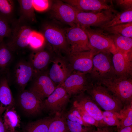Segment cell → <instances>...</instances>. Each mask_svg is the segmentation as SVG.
Wrapping results in <instances>:
<instances>
[{
	"label": "cell",
	"instance_id": "obj_1",
	"mask_svg": "<svg viewBox=\"0 0 132 132\" xmlns=\"http://www.w3.org/2000/svg\"><path fill=\"white\" fill-rule=\"evenodd\" d=\"M86 91L98 105L105 111L120 115L123 106L120 100L100 84L91 81Z\"/></svg>",
	"mask_w": 132,
	"mask_h": 132
},
{
	"label": "cell",
	"instance_id": "obj_2",
	"mask_svg": "<svg viewBox=\"0 0 132 132\" xmlns=\"http://www.w3.org/2000/svg\"><path fill=\"white\" fill-rule=\"evenodd\" d=\"M132 77L115 76L97 82L106 87L118 98L124 107L132 103Z\"/></svg>",
	"mask_w": 132,
	"mask_h": 132
},
{
	"label": "cell",
	"instance_id": "obj_3",
	"mask_svg": "<svg viewBox=\"0 0 132 132\" xmlns=\"http://www.w3.org/2000/svg\"><path fill=\"white\" fill-rule=\"evenodd\" d=\"M112 55L109 53L100 52L94 56L93 68L89 74L92 81L98 82L116 76L112 63Z\"/></svg>",
	"mask_w": 132,
	"mask_h": 132
},
{
	"label": "cell",
	"instance_id": "obj_4",
	"mask_svg": "<svg viewBox=\"0 0 132 132\" xmlns=\"http://www.w3.org/2000/svg\"><path fill=\"white\" fill-rule=\"evenodd\" d=\"M43 32L45 42L55 52L61 57L62 53L69 55L70 49L64 30L55 25L46 24L44 26Z\"/></svg>",
	"mask_w": 132,
	"mask_h": 132
},
{
	"label": "cell",
	"instance_id": "obj_5",
	"mask_svg": "<svg viewBox=\"0 0 132 132\" xmlns=\"http://www.w3.org/2000/svg\"><path fill=\"white\" fill-rule=\"evenodd\" d=\"M117 12L114 9L98 11H79L76 15V23L82 27L90 26L100 27L113 18Z\"/></svg>",
	"mask_w": 132,
	"mask_h": 132
},
{
	"label": "cell",
	"instance_id": "obj_6",
	"mask_svg": "<svg viewBox=\"0 0 132 132\" xmlns=\"http://www.w3.org/2000/svg\"><path fill=\"white\" fill-rule=\"evenodd\" d=\"M82 28L87 35L91 49H94L99 52L109 53L112 55L117 52L112 39L102 30L92 29L90 27Z\"/></svg>",
	"mask_w": 132,
	"mask_h": 132
},
{
	"label": "cell",
	"instance_id": "obj_7",
	"mask_svg": "<svg viewBox=\"0 0 132 132\" xmlns=\"http://www.w3.org/2000/svg\"><path fill=\"white\" fill-rule=\"evenodd\" d=\"M11 28L9 40L6 44L12 52L29 46V38L33 30L28 24L18 22Z\"/></svg>",
	"mask_w": 132,
	"mask_h": 132
},
{
	"label": "cell",
	"instance_id": "obj_8",
	"mask_svg": "<svg viewBox=\"0 0 132 132\" xmlns=\"http://www.w3.org/2000/svg\"><path fill=\"white\" fill-rule=\"evenodd\" d=\"M71 96L61 86L56 87L52 93L43 101L44 110L50 115L61 113L65 111Z\"/></svg>",
	"mask_w": 132,
	"mask_h": 132
},
{
	"label": "cell",
	"instance_id": "obj_9",
	"mask_svg": "<svg viewBox=\"0 0 132 132\" xmlns=\"http://www.w3.org/2000/svg\"><path fill=\"white\" fill-rule=\"evenodd\" d=\"M98 52L94 49L81 52H70L68 55V63L72 72L90 74L93 68V57Z\"/></svg>",
	"mask_w": 132,
	"mask_h": 132
},
{
	"label": "cell",
	"instance_id": "obj_10",
	"mask_svg": "<svg viewBox=\"0 0 132 132\" xmlns=\"http://www.w3.org/2000/svg\"><path fill=\"white\" fill-rule=\"evenodd\" d=\"M64 30L70 52H81L91 50L88 36L82 28L76 25Z\"/></svg>",
	"mask_w": 132,
	"mask_h": 132
},
{
	"label": "cell",
	"instance_id": "obj_11",
	"mask_svg": "<svg viewBox=\"0 0 132 132\" xmlns=\"http://www.w3.org/2000/svg\"><path fill=\"white\" fill-rule=\"evenodd\" d=\"M31 81L29 90L43 101L51 94L56 87L45 71L35 74Z\"/></svg>",
	"mask_w": 132,
	"mask_h": 132
},
{
	"label": "cell",
	"instance_id": "obj_12",
	"mask_svg": "<svg viewBox=\"0 0 132 132\" xmlns=\"http://www.w3.org/2000/svg\"><path fill=\"white\" fill-rule=\"evenodd\" d=\"M87 74L78 72H72L59 86L63 87L71 97L85 92L91 81Z\"/></svg>",
	"mask_w": 132,
	"mask_h": 132
},
{
	"label": "cell",
	"instance_id": "obj_13",
	"mask_svg": "<svg viewBox=\"0 0 132 132\" xmlns=\"http://www.w3.org/2000/svg\"><path fill=\"white\" fill-rule=\"evenodd\" d=\"M80 11L75 7L63 1H55L51 7V14L60 21L69 25L70 27L77 25L76 16Z\"/></svg>",
	"mask_w": 132,
	"mask_h": 132
},
{
	"label": "cell",
	"instance_id": "obj_14",
	"mask_svg": "<svg viewBox=\"0 0 132 132\" xmlns=\"http://www.w3.org/2000/svg\"><path fill=\"white\" fill-rule=\"evenodd\" d=\"M18 101L21 108L28 115H37L44 110L43 101L29 90L20 91Z\"/></svg>",
	"mask_w": 132,
	"mask_h": 132
},
{
	"label": "cell",
	"instance_id": "obj_15",
	"mask_svg": "<svg viewBox=\"0 0 132 132\" xmlns=\"http://www.w3.org/2000/svg\"><path fill=\"white\" fill-rule=\"evenodd\" d=\"M62 115L69 132H92L95 126L88 124L83 120L77 108L73 105Z\"/></svg>",
	"mask_w": 132,
	"mask_h": 132
},
{
	"label": "cell",
	"instance_id": "obj_16",
	"mask_svg": "<svg viewBox=\"0 0 132 132\" xmlns=\"http://www.w3.org/2000/svg\"><path fill=\"white\" fill-rule=\"evenodd\" d=\"M13 74L14 82L20 91L24 90L35 73L29 61L21 60L15 65Z\"/></svg>",
	"mask_w": 132,
	"mask_h": 132
},
{
	"label": "cell",
	"instance_id": "obj_17",
	"mask_svg": "<svg viewBox=\"0 0 132 132\" xmlns=\"http://www.w3.org/2000/svg\"><path fill=\"white\" fill-rule=\"evenodd\" d=\"M48 75L56 87L60 85L72 72L68 63L64 57L52 58Z\"/></svg>",
	"mask_w": 132,
	"mask_h": 132
},
{
	"label": "cell",
	"instance_id": "obj_18",
	"mask_svg": "<svg viewBox=\"0 0 132 132\" xmlns=\"http://www.w3.org/2000/svg\"><path fill=\"white\" fill-rule=\"evenodd\" d=\"M113 55L112 62L116 76L132 77V52L124 53L117 51Z\"/></svg>",
	"mask_w": 132,
	"mask_h": 132
},
{
	"label": "cell",
	"instance_id": "obj_19",
	"mask_svg": "<svg viewBox=\"0 0 132 132\" xmlns=\"http://www.w3.org/2000/svg\"><path fill=\"white\" fill-rule=\"evenodd\" d=\"M74 101L98 123L99 127L106 126L103 120L102 111L88 95L84 92L76 96Z\"/></svg>",
	"mask_w": 132,
	"mask_h": 132
},
{
	"label": "cell",
	"instance_id": "obj_20",
	"mask_svg": "<svg viewBox=\"0 0 132 132\" xmlns=\"http://www.w3.org/2000/svg\"><path fill=\"white\" fill-rule=\"evenodd\" d=\"M81 11H98L114 9L107 1L101 0H62Z\"/></svg>",
	"mask_w": 132,
	"mask_h": 132
},
{
	"label": "cell",
	"instance_id": "obj_21",
	"mask_svg": "<svg viewBox=\"0 0 132 132\" xmlns=\"http://www.w3.org/2000/svg\"><path fill=\"white\" fill-rule=\"evenodd\" d=\"M52 58L50 52L44 49V46L33 51L30 55L29 62L35 74L45 71Z\"/></svg>",
	"mask_w": 132,
	"mask_h": 132
},
{
	"label": "cell",
	"instance_id": "obj_22",
	"mask_svg": "<svg viewBox=\"0 0 132 132\" xmlns=\"http://www.w3.org/2000/svg\"><path fill=\"white\" fill-rule=\"evenodd\" d=\"M9 81L5 76L0 79V115L1 116L7 110L14 107V101Z\"/></svg>",
	"mask_w": 132,
	"mask_h": 132
},
{
	"label": "cell",
	"instance_id": "obj_23",
	"mask_svg": "<svg viewBox=\"0 0 132 132\" xmlns=\"http://www.w3.org/2000/svg\"><path fill=\"white\" fill-rule=\"evenodd\" d=\"M20 5V17L18 22L28 24L36 21L33 0H18Z\"/></svg>",
	"mask_w": 132,
	"mask_h": 132
},
{
	"label": "cell",
	"instance_id": "obj_24",
	"mask_svg": "<svg viewBox=\"0 0 132 132\" xmlns=\"http://www.w3.org/2000/svg\"><path fill=\"white\" fill-rule=\"evenodd\" d=\"M2 117L7 132L15 131V128L20 125V118L14 107L7 110Z\"/></svg>",
	"mask_w": 132,
	"mask_h": 132
},
{
	"label": "cell",
	"instance_id": "obj_25",
	"mask_svg": "<svg viewBox=\"0 0 132 132\" xmlns=\"http://www.w3.org/2000/svg\"><path fill=\"white\" fill-rule=\"evenodd\" d=\"M54 117L49 116L28 123L25 127L24 132H48L49 125Z\"/></svg>",
	"mask_w": 132,
	"mask_h": 132
},
{
	"label": "cell",
	"instance_id": "obj_26",
	"mask_svg": "<svg viewBox=\"0 0 132 132\" xmlns=\"http://www.w3.org/2000/svg\"><path fill=\"white\" fill-rule=\"evenodd\" d=\"M117 51L124 53L132 52V38L119 34L109 35Z\"/></svg>",
	"mask_w": 132,
	"mask_h": 132
},
{
	"label": "cell",
	"instance_id": "obj_27",
	"mask_svg": "<svg viewBox=\"0 0 132 132\" xmlns=\"http://www.w3.org/2000/svg\"><path fill=\"white\" fill-rule=\"evenodd\" d=\"M132 22V9L117 12L114 17L100 27L103 29L116 25Z\"/></svg>",
	"mask_w": 132,
	"mask_h": 132
},
{
	"label": "cell",
	"instance_id": "obj_28",
	"mask_svg": "<svg viewBox=\"0 0 132 132\" xmlns=\"http://www.w3.org/2000/svg\"><path fill=\"white\" fill-rule=\"evenodd\" d=\"M12 53L3 41L0 42V72L5 71L11 63Z\"/></svg>",
	"mask_w": 132,
	"mask_h": 132
},
{
	"label": "cell",
	"instance_id": "obj_29",
	"mask_svg": "<svg viewBox=\"0 0 132 132\" xmlns=\"http://www.w3.org/2000/svg\"><path fill=\"white\" fill-rule=\"evenodd\" d=\"M101 30L110 34L132 38V22L119 24Z\"/></svg>",
	"mask_w": 132,
	"mask_h": 132
},
{
	"label": "cell",
	"instance_id": "obj_30",
	"mask_svg": "<svg viewBox=\"0 0 132 132\" xmlns=\"http://www.w3.org/2000/svg\"><path fill=\"white\" fill-rule=\"evenodd\" d=\"M14 8L13 0H0V17L9 23L13 17Z\"/></svg>",
	"mask_w": 132,
	"mask_h": 132
},
{
	"label": "cell",
	"instance_id": "obj_31",
	"mask_svg": "<svg viewBox=\"0 0 132 132\" xmlns=\"http://www.w3.org/2000/svg\"><path fill=\"white\" fill-rule=\"evenodd\" d=\"M63 113L54 115L53 120L49 125L48 132H69L63 117Z\"/></svg>",
	"mask_w": 132,
	"mask_h": 132
},
{
	"label": "cell",
	"instance_id": "obj_32",
	"mask_svg": "<svg viewBox=\"0 0 132 132\" xmlns=\"http://www.w3.org/2000/svg\"><path fill=\"white\" fill-rule=\"evenodd\" d=\"M120 114L121 119L119 125L116 127L117 130L132 125V103L124 107Z\"/></svg>",
	"mask_w": 132,
	"mask_h": 132
},
{
	"label": "cell",
	"instance_id": "obj_33",
	"mask_svg": "<svg viewBox=\"0 0 132 132\" xmlns=\"http://www.w3.org/2000/svg\"><path fill=\"white\" fill-rule=\"evenodd\" d=\"M45 41L43 34L33 31L29 39V46L33 51L39 49L44 46Z\"/></svg>",
	"mask_w": 132,
	"mask_h": 132
},
{
	"label": "cell",
	"instance_id": "obj_34",
	"mask_svg": "<svg viewBox=\"0 0 132 132\" xmlns=\"http://www.w3.org/2000/svg\"><path fill=\"white\" fill-rule=\"evenodd\" d=\"M103 121L106 126H117L121 119V115L108 111H102Z\"/></svg>",
	"mask_w": 132,
	"mask_h": 132
},
{
	"label": "cell",
	"instance_id": "obj_35",
	"mask_svg": "<svg viewBox=\"0 0 132 132\" xmlns=\"http://www.w3.org/2000/svg\"><path fill=\"white\" fill-rule=\"evenodd\" d=\"M73 105L77 109L83 120L86 123L97 127H99L98 123L91 116L74 101Z\"/></svg>",
	"mask_w": 132,
	"mask_h": 132
},
{
	"label": "cell",
	"instance_id": "obj_36",
	"mask_svg": "<svg viewBox=\"0 0 132 132\" xmlns=\"http://www.w3.org/2000/svg\"><path fill=\"white\" fill-rule=\"evenodd\" d=\"M11 31L9 22L0 17V42L3 41L5 37L10 36Z\"/></svg>",
	"mask_w": 132,
	"mask_h": 132
},
{
	"label": "cell",
	"instance_id": "obj_37",
	"mask_svg": "<svg viewBox=\"0 0 132 132\" xmlns=\"http://www.w3.org/2000/svg\"><path fill=\"white\" fill-rule=\"evenodd\" d=\"M50 2V1L47 0H33V4L34 10L42 11L49 8Z\"/></svg>",
	"mask_w": 132,
	"mask_h": 132
},
{
	"label": "cell",
	"instance_id": "obj_38",
	"mask_svg": "<svg viewBox=\"0 0 132 132\" xmlns=\"http://www.w3.org/2000/svg\"><path fill=\"white\" fill-rule=\"evenodd\" d=\"M115 1L116 5L124 11L132 9V0H117Z\"/></svg>",
	"mask_w": 132,
	"mask_h": 132
},
{
	"label": "cell",
	"instance_id": "obj_39",
	"mask_svg": "<svg viewBox=\"0 0 132 132\" xmlns=\"http://www.w3.org/2000/svg\"><path fill=\"white\" fill-rule=\"evenodd\" d=\"M115 129L112 127L106 126L101 127H98L92 132H114Z\"/></svg>",
	"mask_w": 132,
	"mask_h": 132
},
{
	"label": "cell",
	"instance_id": "obj_40",
	"mask_svg": "<svg viewBox=\"0 0 132 132\" xmlns=\"http://www.w3.org/2000/svg\"><path fill=\"white\" fill-rule=\"evenodd\" d=\"M0 132H7L4 124L2 118L0 115Z\"/></svg>",
	"mask_w": 132,
	"mask_h": 132
},
{
	"label": "cell",
	"instance_id": "obj_41",
	"mask_svg": "<svg viewBox=\"0 0 132 132\" xmlns=\"http://www.w3.org/2000/svg\"><path fill=\"white\" fill-rule=\"evenodd\" d=\"M118 132H132V125L117 130Z\"/></svg>",
	"mask_w": 132,
	"mask_h": 132
},
{
	"label": "cell",
	"instance_id": "obj_42",
	"mask_svg": "<svg viewBox=\"0 0 132 132\" xmlns=\"http://www.w3.org/2000/svg\"><path fill=\"white\" fill-rule=\"evenodd\" d=\"M17 132V131H16L15 130L14 131H12V132Z\"/></svg>",
	"mask_w": 132,
	"mask_h": 132
}]
</instances>
